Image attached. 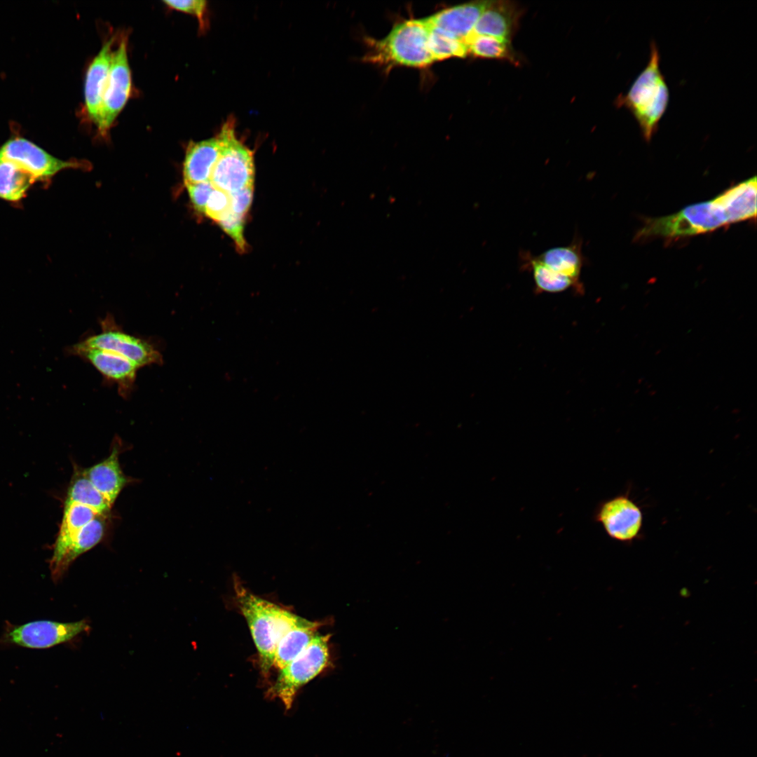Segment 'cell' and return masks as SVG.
<instances>
[{"label":"cell","instance_id":"obj_1","mask_svg":"<svg viewBox=\"0 0 757 757\" xmlns=\"http://www.w3.org/2000/svg\"><path fill=\"white\" fill-rule=\"evenodd\" d=\"M756 193V177L753 176L711 200L687 206L672 214L646 220L636 238L690 236L712 231L732 223L755 219Z\"/></svg>","mask_w":757,"mask_h":757},{"label":"cell","instance_id":"obj_2","mask_svg":"<svg viewBox=\"0 0 757 757\" xmlns=\"http://www.w3.org/2000/svg\"><path fill=\"white\" fill-rule=\"evenodd\" d=\"M238 607L248 625L259 653L260 669L267 676L277 645L285 633L304 619L251 592L238 577L233 578Z\"/></svg>","mask_w":757,"mask_h":757},{"label":"cell","instance_id":"obj_3","mask_svg":"<svg viewBox=\"0 0 757 757\" xmlns=\"http://www.w3.org/2000/svg\"><path fill=\"white\" fill-rule=\"evenodd\" d=\"M660 53L654 41L645 68L636 76L626 93L620 94L615 102L627 109L635 118L646 142L656 133L669 102V90L660 67Z\"/></svg>","mask_w":757,"mask_h":757},{"label":"cell","instance_id":"obj_4","mask_svg":"<svg viewBox=\"0 0 757 757\" xmlns=\"http://www.w3.org/2000/svg\"><path fill=\"white\" fill-rule=\"evenodd\" d=\"M429 27L425 18L397 24L382 39H369L367 61L386 65L425 67L434 60L428 48Z\"/></svg>","mask_w":757,"mask_h":757},{"label":"cell","instance_id":"obj_5","mask_svg":"<svg viewBox=\"0 0 757 757\" xmlns=\"http://www.w3.org/2000/svg\"><path fill=\"white\" fill-rule=\"evenodd\" d=\"M330 636L318 633L299 655L279 669L268 697L280 700L286 710L289 709L299 689L330 666Z\"/></svg>","mask_w":757,"mask_h":757},{"label":"cell","instance_id":"obj_6","mask_svg":"<svg viewBox=\"0 0 757 757\" xmlns=\"http://www.w3.org/2000/svg\"><path fill=\"white\" fill-rule=\"evenodd\" d=\"M217 135L221 151L210 178L214 187L231 193L253 186V153L237 138L233 119L223 124Z\"/></svg>","mask_w":757,"mask_h":757},{"label":"cell","instance_id":"obj_7","mask_svg":"<svg viewBox=\"0 0 757 757\" xmlns=\"http://www.w3.org/2000/svg\"><path fill=\"white\" fill-rule=\"evenodd\" d=\"M643 517L642 507L630 496L629 488L601 501L594 509L593 519L610 538L632 544L643 537Z\"/></svg>","mask_w":757,"mask_h":757},{"label":"cell","instance_id":"obj_8","mask_svg":"<svg viewBox=\"0 0 757 757\" xmlns=\"http://www.w3.org/2000/svg\"><path fill=\"white\" fill-rule=\"evenodd\" d=\"M100 327L99 333L88 336L79 343L118 355L139 368L162 364V355L151 343L123 331L111 314L101 320Z\"/></svg>","mask_w":757,"mask_h":757},{"label":"cell","instance_id":"obj_9","mask_svg":"<svg viewBox=\"0 0 757 757\" xmlns=\"http://www.w3.org/2000/svg\"><path fill=\"white\" fill-rule=\"evenodd\" d=\"M89 629L86 620L71 622L37 620L18 625L6 622L1 643L34 649L48 648L68 642Z\"/></svg>","mask_w":757,"mask_h":757},{"label":"cell","instance_id":"obj_10","mask_svg":"<svg viewBox=\"0 0 757 757\" xmlns=\"http://www.w3.org/2000/svg\"><path fill=\"white\" fill-rule=\"evenodd\" d=\"M0 158L8 161L32 175L36 182H46L57 172L68 168H88L85 161L57 158L35 143L20 137L7 140L0 147Z\"/></svg>","mask_w":757,"mask_h":757},{"label":"cell","instance_id":"obj_11","mask_svg":"<svg viewBox=\"0 0 757 757\" xmlns=\"http://www.w3.org/2000/svg\"><path fill=\"white\" fill-rule=\"evenodd\" d=\"M132 87L131 71L128 58V37H121L114 50L105 87L100 120L97 125L100 135L105 137L116 118L125 107Z\"/></svg>","mask_w":757,"mask_h":757},{"label":"cell","instance_id":"obj_12","mask_svg":"<svg viewBox=\"0 0 757 757\" xmlns=\"http://www.w3.org/2000/svg\"><path fill=\"white\" fill-rule=\"evenodd\" d=\"M67 353L92 364L106 379L116 385L118 393L128 398L132 393L139 367L127 359L104 350L90 348L79 342L67 348Z\"/></svg>","mask_w":757,"mask_h":757},{"label":"cell","instance_id":"obj_13","mask_svg":"<svg viewBox=\"0 0 757 757\" xmlns=\"http://www.w3.org/2000/svg\"><path fill=\"white\" fill-rule=\"evenodd\" d=\"M116 37L112 36L103 44L90 64L85 79V109L89 119L97 125L103 95L107 85Z\"/></svg>","mask_w":757,"mask_h":757},{"label":"cell","instance_id":"obj_14","mask_svg":"<svg viewBox=\"0 0 757 757\" xmlns=\"http://www.w3.org/2000/svg\"><path fill=\"white\" fill-rule=\"evenodd\" d=\"M491 1H475L451 6L425 18L428 23L465 41Z\"/></svg>","mask_w":757,"mask_h":757},{"label":"cell","instance_id":"obj_15","mask_svg":"<svg viewBox=\"0 0 757 757\" xmlns=\"http://www.w3.org/2000/svg\"><path fill=\"white\" fill-rule=\"evenodd\" d=\"M521 13V8L514 1H491L480 15L472 34L490 36L510 42Z\"/></svg>","mask_w":757,"mask_h":757},{"label":"cell","instance_id":"obj_16","mask_svg":"<svg viewBox=\"0 0 757 757\" xmlns=\"http://www.w3.org/2000/svg\"><path fill=\"white\" fill-rule=\"evenodd\" d=\"M220 151L221 142L218 135L196 142H190L183 164L185 185L210 181Z\"/></svg>","mask_w":757,"mask_h":757},{"label":"cell","instance_id":"obj_17","mask_svg":"<svg viewBox=\"0 0 757 757\" xmlns=\"http://www.w3.org/2000/svg\"><path fill=\"white\" fill-rule=\"evenodd\" d=\"M97 515L89 507L77 503L65 502L61 525L49 561L50 573L57 567L81 529Z\"/></svg>","mask_w":757,"mask_h":757},{"label":"cell","instance_id":"obj_18","mask_svg":"<svg viewBox=\"0 0 757 757\" xmlns=\"http://www.w3.org/2000/svg\"><path fill=\"white\" fill-rule=\"evenodd\" d=\"M119 449L118 446H114L107 458L83 470L92 484L111 506L129 482L119 463Z\"/></svg>","mask_w":757,"mask_h":757},{"label":"cell","instance_id":"obj_19","mask_svg":"<svg viewBox=\"0 0 757 757\" xmlns=\"http://www.w3.org/2000/svg\"><path fill=\"white\" fill-rule=\"evenodd\" d=\"M107 517L97 515L81 529L57 567L50 573L54 582L61 580L76 559L102 541L107 531Z\"/></svg>","mask_w":757,"mask_h":757},{"label":"cell","instance_id":"obj_20","mask_svg":"<svg viewBox=\"0 0 757 757\" xmlns=\"http://www.w3.org/2000/svg\"><path fill=\"white\" fill-rule=\"evenodd\" d=\"M323 624L304 618L288 630L277 645L273 667L280 669L292 661L308 646Z\"/></svg>","mask_w":757,"mask_h":757},{"label":"cell","instance_id":"obj_21","mask_svg":"<svg viewBox=\"0 0 757 757\" xmlns=\"http://www.w3.org/2000/svg\"><path fill=\"white\" fill-rule=\"evenodd\" d=\"M536 257L550 268L571 278L579 285L583 266L580 240L577 239L568 245L550 248Z\"/></svg>","mask_w":757,"mask_h":757},{"label":"cell","instance_id":"obj_22","mask_svg":"<svg viewBox=\"0 0 757 757\" xmlns=\"http://www.w3.org/2000/svg\"><path fill=\"white\" fill-rule=\"evenodd\" d=\"M65 502L77 503L93 509L98 515L108 516L112 506L95 488L83 470L75 469Z\"/></svg>","mask_w":757,"mask_h":757},{"label":"cell","instance_id":"obj_23","mask_svg":"<svg viewBox=\"0 0 757 757\" xmlns=\"http://www.w3.org/2000/svg\"><path fill=\"white\" fill-rule=\"evenodd\" d=\"M36 182L27 172L14 163L0 158V198L18 203L27 196L30 187Z\"/></svg>","mask_w":757,"mask_h":757},{"label":"cell","instance_id":"obj_24","mask_svg":"<svg viewBox=\"0 0 757 757\" xmlns=\"http://www.w3.org/2000/svg\"><path fill=\"white\" fill-rule=\"evenodd\" d=\"M522 257L524 260L525 268L532 271L538 292L557 293L564 292L571 287L578 289L579 285L573 280L550 268L539 261L536 256L525 252Z\"/></svg>","mask_w":757,"mask_h":757},{"label":"cell","instance_id":"obj_25","mask_svg":"<svg viewBox=\"0 0 757 757\" xmlns=\"http://www.w3.org/2000/svg\"><path fill=\"white\" fill-rule=\"evenodd\" d=\"M468 55L515 62L510 42L496 37L471 34L465 40Z\"/></svg>","mask_w":757,"mask_h":757},{"label":"cell","instance_id":"obj_26","mask_svg":"<svg viewBox=\"0 0 757 757\" xmlns=\"http://www.w3.org/2000/svg\"><path fill=\"white\" fill-rule=\"evenodd\" d=\"M428 25L429 27L428 48L434 62L450 57H465L468 55L465 41L456 39L428 23Z\"/></svg>","mask_w":757,"mask_h":757},{"label":"cell","instance_id":"obj_27","mask_svg":"<svg viewBox=\"0 0 757 757\" xmlns=\"http://www.w3.org/2000/svg\"><path fill=\"white\" fill-rule=\"evenodd\" d=\"M163 3L170 8L185 13L191 14L197 18L200 27L202 30L207 28V2L204 0H185L174 1L165 0Z\"/></svg>","mask_w":757,"mask_h":757},{"label":"cell","instance_id":"obj_28","mask_svg":"<svg viewBox=\"0 0 757 757\" xmlns=\"http://www.w3.org/2000/svg\"><path fill=\"white\" fill-rule=\"evenodd\" d=\"M231 211L229 194L214 189L206 204L205 214L218 222L228 215Z\"/></svg>","mask_w":757,"mask_h":757},{"label":"cell","instance_id":"obj_29","mask_svg":"<svg viewBox=\"0 0 757 757\" xmlns=\"http://www.w3.org/2000/svg\"><path fill=\"white\" fill-rule=\"evenodd\" d=\"M218 223L222 229L233 239L236 245L241 250H244L246 246L243 236L244 217L235 214L231 211Z\"/></svg>","mask_w":757,"mask_h":757},{"label":"cell","instance_id":"obj_30","mask_svg":"<svg viewBox=\"0 0 757 757\" xmlns=\"http://www.w3.org/2000/svg\"><path fill=\"white\" fill-rule=\"evenodd\" d=\"M191 201L199 212L205 213L207 200L214 190L210 181L186 185Z\"/></svg>","mask_w":757,"mask_h":757},{"label":"cell","instance_id":"obj_31","mask_svg":"<svg viewBox=\"0 0 757 757\" xmlns=\"http://www.w3.org/2000/svg\"><path fill=\"white\" fill-rule=\"evenodd\" d=\"M253 186H249L235 192L229 193L230 197L231 210L235 214L245 217L250 207Z\"/></svg>","mask_w":757,"mask_h":757}]
</instances>
